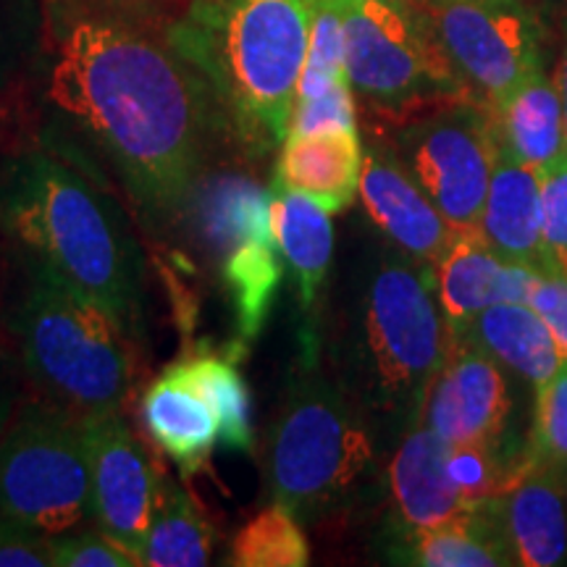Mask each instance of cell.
Returning <instances> with one entry per match:
<instances>
[{
    "label": "cell",
    "mask_w": 567,
    "mask_h": 567,
    "mask_svg": "<svg viewBox=\"0 0 567 567\" xmlns=\"http://www.w3.org/2000/svg\"><path fill=\"white\" fill-rule=\"evenodd\" d=\"M0 515L45 536L92 520L82 415L30 402L0 434Z\"/></svg>",
    "instance_id": "7"
},
{
    "label": "cell",
    "mask_w": 567,
    "mask_h": 567,
    "mask_svg": "<svg viewBox=\"0 0 567 567\" xmlns=\"http://www.w3.org/2000/svg\"><path fill=\"white\" fill-rule=\"evenodd\" d=\"M166 38L208 80L252 155L287 140L310 45V0H193Z\"/></svg>",
    "instance_id": "3"
},
{
    "label": "cell",
    "mask_w": 567,
    "mask_h": 567,
    "mask_svg": "<svg viewBox=\"0 0 567 567\" xmlns=\"http://www.w3.org/2000/svg\"><path fill=\"white\" fill-rule=\"evenodd\" d=\"M509 389L499 363L478 347L452 339L446 360L425 394L421 423L460 446H496L509 415Z\"/></svg>",
    "instance_id": "12"
},
{
    "label": "cell",
    "mask_w": 567,
    "mask_h": 567,
    "mask_svg": "<svg viewBox=\"0 0 567 567\" xmlns=\"http://www.w3.org/2000/svg\"><path fill=\"white\" fill-rule=\"evenodd\" d=\"M455 339L478 347L496 363L513 368L536 389L563 365L565 350L549 323L528 302H499L478 313Z\"/></svg>",
    "instance_id": "20"
},
{
    "label": "cell",
    "mask_w": 567,
    "mask_h": 567,
    "mask_svg": "<svg viewBox=\"0 0 567 567\" xmlns=\"http://www.w3.org/2000/svg\"><path fill=\"white\" fill-rule=\"evenodd\" d=\"M467 95L496 109L542 74V30L520 0H410Z\"/></svg>",
    "instance_id": "9"
},
{
    "label": "cell",
    "mask_w": 567,
    "mask_h": 567,
    "mask_svg": "<svg viewBox=\"0 0 567 567\" xmlns=\"http://www.w3.org/2000/svg\"><path fill=\"white\" fill-rule=\"evenodd\" d=\"M347 80L342 0H310V45L297 97H313Z\"/></svg>",
    "instance_id": "28"
},
{
    "label": "cell",
    "mask_w": 567,
    "mask_h": 567,
    "mask_svg": "<svg viewBox=\"0 0 567 567\" xmlns=\"http://www.w3.org/2000/svg\"><path fill=\"white\" fill-rule=\"evenodd\" d=\"M499 134L486 105H442L400 134L402 166L457 234H481Z\"/></svg>",
    "instance_id": "10"
},
{
    "label": "cell",
    "mask_w": 567,
    "mask_h": 567,
    "mask_svg": "<svg viewBox=\"0 0 567 567\" xmlns=\"http://www.w3.org/2000/svg\"><path fill=\"white\" fill-rule=\"evenodd\" d=\"M528 457L555 467L567 478V354L557 373L538 386Z\"/></svg>",
    "instance_id": "29"
},
{
    "label": "cell",
    "mask_w": 567,
    "mask_h": 567,
    "mask_svg": "<svg viewBox=\"0 0 567 567\" xmlns=\"http://www.w3.org/2000/svg\"><path fill=\"white\" fill-rule=\"evenodd\" d=\"M492 113L502 145L538 174L567 155L563 101L557 84L544 74L530 76Z\"/></svg>",
    "instance_id": "22"
},
{
    "label": "cell",
    "mask_w": 567,
    "mask_h": 567,
    "mask_svg": "<svg viewBox=\"0 0 567 567\" xmlns=\"http://www.w3.org/2000/svg\"><path fill=\"white\" fill-rule=\"evenodd\" d=\"M13 417V396L9 389H6L3 381H0V434L6 431V425L11 423Z\"/></svg>",
    "instance_id": "37"
},
{
    "label": "cell",
    "mask_w": 567,
    "mask_h": 567,
    "mask_svg": "<svg viewBox=\"0 0 567 567\" xmlns=\"http://www.w3.org/2000/svg\"><path fill=\"white\" fill-rule=\"evenodd\" d=\"M168 368L179 373L184 381H189L213 408L218 417V429H221L218 444H224L231 452H250L255 444L252 402L250 389H247L237 365L221 354L205 352L176 360Z\"/></svg>",
    "instance_id": "26"
},
{
    "label": "cell",
    "mask_w": 567,
    "mask_h": 567,
    "mask_svg": "<svg viewBox=\"0 0 567 567\" xmlns=\"http://www.w3.org/2000/svg\"><path fill=\"white\" fill-rule=\"evenodd\" d=\"M284 255L276 237H252L226 250L218 264L226 292L231 295L234 318H237L239 339H252L260 334L276 289L284 279Z\"/></svg>",
    "instance_id": "24"
},
{
    "label": "cell",
    "mask_w": 567,
    "mask_h": 567,
    "mask_svg": "<svg viewBox=\"0 0 567 567\" xmlns=\"http://www.w3.org/2000/svg\"><path fill=\"white\" fill-rule=\"evenodd\" d=\"M389 492L402 534L442 526L478 509L452 471V446L423 423L396 446L389 465Z\"/></svg>",
    "instance_id": "15"
},
{
    "label": "cell",
    "mask_w": 567,
    "mask_h": 567,
    "mask_svg": "<svg viewBox=\"0 0 567 567\" xmlns=\"http://www.w3.org/2000/svg\"><path fill=\"white\" fill-rule=\"evenodd\" d=\"M21 61V38L17 27L0 17V92L9 90Z\"/></svg>",
    "instance_id": "36"
},
{
    "label": "cell",
    "mask_w": 567,
    "mask_h": 567,
    "mask_svg": "<svg viewBox=\"0 0 567 567\" xmlns=\"http://www.w3.org/2000/svg\"><path fill=\"white\" fill-rule=\"evenodd\" d=\"M542 176V231L557 276H567V155Z\"/></svg>",
    "instance_id": "32"
},
{
    "label": "cell",
    "mask_w": 567,
    "mask_h": 567,
    "mask_svg": "<svg viewBox=\"0 0 567 567\" xmlns=\"http://www.w3.org/2000/svg\"><path fill=\"white\" fill-rule=\"evenodd\" d=\"M528 305L544 321L567 354V276H536Z\"/></svg>",
    "instance_id": "35"
},
{
    "label": "cell",
    "mask_w": 567,
    "mask_h": 567,
    "mask_svg": "<svg viewBox=\"0 0 567 567\" xmlns=\"http://www.w3.org/2000/svg\"><path fill=\"white\" fill-rule=\"evenodd\" d=\"M536 274L488 250L481 234H457L434 266L436 300L452 339L478 313L499 302H528Z\"/></svg>",
    "instance_id": "17"
},
{
    "label": "cell",
    "mask_w": 567,
    "mask_h": 567,
    "mask_svg": "<svg viewBox=\"0 0 567 567\" xmlns=\"http://www.w3.org/2000/svg\"><path fill=\"white\" fill-rule=\"evenodd\" d=\"M375 473L365 417L318 365L308 334L268 425L264 478L271 502L300 523H321L354 505Z\"/></svg>",
    "instance_id": "4"
},
{
    "label": "cell",
    "mask_w": 567,
    "mask_h": 567,
    "mask_svg": "<svg viewBox=\"0 0 567 567\" xmlns=\"http://www.w3.org/2000/svg\"><path fill=\"white\" fill-rule=\"evenodd\" d=\"M27 373L76 415L116 413L130 392V337L101 305L30 268L13 318Z\"/></svg>",
    "instance_id": "6"
},
{
    "label": "cell",
    "mask_w": 567,
    "mask_h": 567,
    "mask_svg": "<svg viewBox=\"0 0 567 567\" xmlns=\"http://www.w3.org/2000/svg\"><path fill=\"white\" fill-rule=\"evenodd\" d=\"M557 90H559V101H563V113H565V130H567V45L563 53V63H559V74H557Z\"/></svg>",
    "instance_id": "38"
},
{
    "label": "cell",
    "mask_w": 567,
    "mask_h": 567,
    "mask_svg": "<svg viewBox=\"0 0 567 567\" xmlns=\"http://www.w3.org/2000/svg\"><path fill=\"white\" fill-rule=\"evenodd\" d=\"M0 567H53L51 536L0 515Z\"/></svg>",
    "instance_id": "33"
},
{
    "label": "cell",
    "mask_w": 567,
    "mask_h": 567,
    "mask_svg": "<svg viewBox=\"0 0 567 567\" xmlns=\"http://www.w3.org/2000/svg\"><path fill=\"white\" fill-rule=\"evenodd\" d=\"M142 425L155 444L174 460L184 476H197L218 444V417L205 396L166 368L140 402Z\"/></svg>",
    "instance_id": "19"
},
{
    "label": "cell",
    "mask_w": 567,
    "mask_h": 567,
    "mask_svg": "<svg viewBox=\"0 0 567 567\" xmlns=\"http://www.w3.org/2000/svg\"><path fill=\"white\" fill-rule=\"evenodd\" d=\"M90 465L92 523L142 565V547L161 499L151 455L116 413L82 415Z\"/></svg>",
    "instance_id": "11"
},
{
    "label": "cell",
    "mask_w": 567,
    "mask_h": 567,
    "mask_svg": "<svg viewBox=\"0 0 567 567\" xmlns=\"http://www.w3.org/2000/svg\"><path fill=\"white\" fill-rule=\"evenodd\" d=\"M354 92L350 82H339L313 97H297L289 134H310L329 130H358L354 126Z\"/></svg>",
    "instance_id": "31"
},
{
    "label": "cell",
    "mask_w": 567,
    "mask_h": 567,
    "mask_svg": "<svg viewBox=\"0 0 567 567\" xmlns=\"http://www.w3.org/2000/svg\"><path fill=\"white\" fill-rule=\"evenodd\" d=\"M302 523L287 507L274 505L239 528L226 563L234 567H305L310 563Z\"/></svg>",
    "instance_id": "27"
},
{
    "label": "cell",
    "mask_w": 567,
    "mask_h": 567,
    "mask_svg": "<svg viewBox=\"0 0 567 567\" xmlns=\"http://www.w3.org/2000/svg\"><path fill=\"white\" fill-rule=\"evenodd\" d=\"M363 158L358 130L287 134L274 184L339 213L360 193Z\"/></svg>",
    "instance_id": "18"
},
{
    "label": "cell",
    "mask_w": 567,
    "mask_h": 567,
    "mask_svg": "<svg viewBox=\"0 0 567 567\" xmlns=\"http://www.w3.org/2000/svg\"><path fill=\"white\" fill-rule=\"evenodd\" d=\"M567 478L555 467L523 460L505 488L488 502L499 520L515 565L551 567L567 555Z\"/></svg>",
    "instance_id": "14"
},
{
    "label": "cell",
    "mask_w": 567,
    "mask_h": 567,
    "mask_svg": "<svg viewBox=\"0 0 567 567\" xmlns=\"http://www.w3.org/2000/svg\"><path fill=\"white\" fill-rule=\"evenodd\" d=\"M360 200L371 221L386 234L402 252L421 260L434 271L455 243L457 231L446 224L429 195L400 161L371 151L363 158L360 174Z\"/></svg>",
    "instance_id": "13"
},
{
    "label": "cell",
    "mask_w": 567,
    "mask_h": 567,
    "mask_svg": "<svg viewBox=\"0 0 567 567\" xmlns=\"http://www.w3.org/2000/svg\"><path fill=\"white\" fill-rule=\"evenodd\" d=\"M3 224L27 268L101 305L130 342L145 339V258L124 210L95 179L61 155H21L3 195Z\"/></svg>",
    "instance_id": "2"
},
{
    "label": "cell",
    "mask_w": 567,
    "mask_h": 567,
    "mask_svg": "<svg viewBox=\"0 0 567 567\" xmlns=\"http://www.w3.org/2000/svg\"><path fill=\"white\" fill-rule=\"evenodd\" d=\"M274 231L284 264L295 276L297 297L305 310H313L331 268L334 255V224L321 205L279 184L271 187Z\"/></svg>",
    "instance_id": "21"
},
{
    "label": "cell",
    "mask_w": 567,
    "mask_h": 567,
    "mask_svg": "<svg viewBox=\"0 0 567 567\" xmlns=\"http://www.w3.org/2000/svg\"><path fill=\"white\" fill-rule=\"evenodd\" d=\"M53 567H137L122 544L101 528H71L66 534L51 536Z\"/></svg>",
    "instance_id": "30"
},
{
    "label": "cell",
    "mask_w": 567,
    "mask_h": 567,
    "mask_svg": "<svg viewBox=\"0 0 567 567\" xmlns=\"http://www.w3.org/2000/svg\"><path fill=\"white\" fill-rule=\"evenodd\" d=\"M210 523L205 520L193 496L176 486L174 481H163L158 507H155L145 547H142V565L151 567H200L210 563L213 555Z\"/></svg>",
    "instance_id": "25"
},
{
    "label": "cell",
    "mask_w": 567,
    "mask_h": 567,
    "mask_svg": "<svg viewBox=\"0 0 567 567\" xmlns=\"http://www.w3.org/2000/svg\"><path fill=\"white\" fill-rule=\"evenodd\" d=\"M74 3L109 11L113 17L134 21V24L168 32V27H174L187 13L193 0H74Z\"/></svg>",
    "instance_id": "34"
},
{
    "label": "cell",
    "mask_w": 567,
    "mask_h": 567,
    "mask_svg": "<svg viewBox=\"0 0 567 567\" xmlns=\"http://www.w3.org/2000/svg\"><path fill=\"white\" fill-rule=\"evenodd\" d=\"M45 53L53 151L111 174L147 231L187 221L231 134L203 71L166 32L74 0H48Z\"/></svg>",
    "instance_id": "1"
},
{
    "label": "cell",
    "mask_w": 567,
    "mask_h": 567,
    "mask_svg": "<svg viewBox=\"0 0 567 567\" xmlns=\"http://www.w3.org/2000/svg\"><path fill=\"white\" fill-rule=\"evenodd\" d=\"M410 260L386 252L368 274L342 347V373L365 410L415 423L452 347V331L439 308L434 271Z\"/></svg>",
    "instance_id": "5"
},
{
    "label": "cell",
    "mask_w": 567,
    "mask_h": 567,
    "mask_svg": "<svg viewBox=\"0 0 567 567\" xmlns=\"http://www.w3.org/2000/svg\"><path fill=\"white\" fill-rule=\"evenodd\" d=\"M396 563L421 567H499L515 565L499 520L484 505L442 526L408 530L400 536Z\"/></svg>",
    "instance_id": "23"
},
{
    "label": "cell",
    "mask_w": 567,
    "mask_h": 567,
    "mask_svg": "<svg viewBox=\"0 0 567 567\" xmlns=\"http://www.w3.org/2000/svg\"><path fill=\"white\" fill-rule=\"evenodd\" d=\"M481 239L507 264L557 276L542 231V176L499 142L481 216Z\"/></svg>",
    "instance_id": "16"
},
{
    "label": "cell",
    "mask_w": 567,
    "mask_h": 567,
    "mask_svg": "<svg viewBox=\"0 0 567 567\" xmlns=\"http://www.w3.org/2000/svg\"><path fill=\"white\" fill-rule=\"evenodd\" d=\"M354 95L389 113L473 101L410 0H342Z\"/></svg>",
    "instance_id": "8"
}]
</instances>
